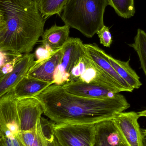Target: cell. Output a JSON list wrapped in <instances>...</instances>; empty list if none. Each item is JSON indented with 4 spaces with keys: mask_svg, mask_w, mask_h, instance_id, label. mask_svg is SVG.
Listing matches in <instances>:
<instances>
[{
    "mask_svg": "<svg viewBox=\"0 0 146 146\" xmlns=\"http://www.w3.org/2000/svg\"><path fill=\"white\" fill-rule=\"evenodd\" d=\"M36 98L44 115L56 124H96L112 119L130 107L125 97L119 93L112 98L92 99L70 94L62 86L55 84Z\"/></svg>",
    "mask_w": 146,
    "mask_h": 146,
    "instance_id": "cell-1",
    "label": "cell"
},
{
    "mask_svg": "<svg viewBox=\"0 0 146 146\" xmlns=\"http://www.w3.org/2000/svg\"><path fill=\"white\" fill-rule=\"evenodd\" d=\"M4 25L0 49L19 54L31 53L44 32L45 20L34 0H0Z\"/></svg>",
    "mask_w": 146,
    "mask_h": 146,
    "instance_id": "cell-2",
    "label": "cell"
},
{
    "mask_svg": "<svg viewBox=\"0 0 146 146\" xmlns=\"http://www.w3.org/2000/svg\"><path fill=\"white\" fill-rule=\"evenodd\" d=\"M108 0H68L59 16L65 25L91 38L104 25Z\"/></svg>",
    "mask_w": 146,
    "mask_h": 146,
    "instance_id": "cell-3",
    "label": "cell"
},
{
    "mask_svg": "<svg viewBox=\"0 0 146 146\" xmlns=\"http://www.w3.org/2000/svg\"><path fill=\"white\" fill-rule=\"evenodd\" d=\"M146 110L121 112L113 118L115 127L127 146H146V132L141 128L138 120L145 117Z\"/></svg>",
    "mask_w": 146,
    "mask_h": 146,
    "instance_id": "cell-4",
    "label": "cell"
},
{
    "mask_svg": "<svg viewBox=\"0 0 146 146\" xmlns=\"http://www.w3.org/2000/svg\"><path fill=\"white\" fill-rule=\"evenodd\" d=\"M96 124L55 123L54 133L61 146H92Z\"/></svg>",
    "mask_w": 146,
    "mask_h": 146,
    "instance_id": "cell-5",
    "label": "cell"
},
{
    "mask_svg": "<svg viewBox=\"0 0 146 146\" xmlns=\"http://www.w3.org/2000/svg\"><path fill=\"white\" fill-rule=\"evenodd\" d=\"M72 74L76 81L101 85L115 90L118 93L127 92L124 88L105 74L86 54L80 58L73 68Z\"/></svg>",
    "mask_w": 146,
    "mask_h": 146,
    "instance_id": "cell-6",
    "label": "cell"
},
{
    "mask_svg": "<svg viewBox=\"0 0 146 146\" xmlns=\"http://www.w3.org/2000/svg\"><path fill=\"white\" fill-rule=\"evenodd\" d=\"M84 44L80 38H69L62 48V55L54 73L53 84L62 86L69 82L71 70L85 54Z\"/></svg>",
    "mask_w": 146,
    "mask_h": 146,
    "instance_id": "cell-7",
    "label": "cell"
},
{
    "mask_svg": "<svg viewBox=\"0 0 146 146\" xmlns=\"http://www.w3.org/2000/svg\"><path fill=\"white\" fill-rule=\"evenodd\" d=\"M55 123L41 117L32 129L21 131L25 144L27 146H61L54 133Z\"/></svg>",
    "mask_w": 146,
    "mask_h": 146,
    "instance_id": "cell-8",
    "label": "cell"
},
{
    "mask_svg": "<svg viewBox=\"0 0 146 146\" xmlns=\"http://www.w3.org/2000/svg\"><path fill=\"white\" fill-rule=\"evenodd\" d=\"M62 86L70 94L92 99L112 98L120 93L104 86L79 81L68 82Z\"/></svg>",
    "mask_w": 146,
    "mask_h": 146,
    "instance_id": "cell-9",
    "label": "cell"
},
{
    "mask_svg": "<svg viewBox=\"0 0 146 146\" xmlns=\"http://www.w3.org/2000/svg\"><path fill=\"white\" fill-rule=\"evenodd\" d=\"M17 108L21 131L32 129L43 113L42 105L36 97L18 100Z\"/></svg>",
    "mask_w": 146,
    "mask_h": 146,
    "instance_id": "cell-10",
    "label": "cell"
},
{
    "mask_svg": "<svg viewBox=\"0 0 146 146\" xmlns=\"http://www.w3.org/2000/svg\"><path fill=\"white\" fill-rule=\"evenodd\" d=\"M34 54L23 55L13 71L0 80V98L12 91L19 82L27 75L30 68L34 65Z\"/></svg>",
    "mask_w": 146,
    "mask_h": 146,
    "instance_id": "cell-11",
    "label": "cell"
},
{
    "mask_svg": "<svg viewBox=\"0 0 146 146\" xmlns=\"http://www.w3.org/2000/svg\"><path fill=\"white\" fill-rule=\"evenodd\" d=\"M85 52L90 59L107 76L127 90L132 92L131 88L119 75L111 65L107 54L96 44H84Z\"/></svg>",
    "mask_w": 146,
    "mask_h": 146,
    "instance_id": "cell-12",
    "label": "cell"
},
{
    "mask_svg": "<svg viewBox=\"0 0 146 146\" xmlns=\"http://www.w3.org/2000/svg\"><path fill=\"white\" fill-rule=\"evenodd\" d=\"M92 146H127L115 127L112 119L96 124Z\"/></svg>",
    "mask_w": 146,
    "mask_h": 146,
    "instance_id": "cell-13",
    "label": "cell"
},
{
    "mask_svg": "<svg viewBox=\"0 0 146 146\" xmlns=\"http://www.w3.org/2000/svg\"><path fill=\"white\" fill-rule=\"evenodd\" d=\"M62 55L61 48L47 60L33 65L29 69L27 75L53 84L54 73L61 61Z\"/></svg>",
    "mask_w": 146,
    "mask_h": 146,
    "instance_id": "cell-14",
    "label": "cell"
},
{
    "mask_svg": "<svg viewBox=\"0 0 146 146\" xmlns=\"http://www.w3.org/2000/svg\"><path fill=\"white\" fill-rule=\"evenodd\" d=\"M51 83L33 78L27 75L13 89L14 94L18 100L33 98L40 94Z\"/></svg>",
    "mask_w": 146,
    "mask_h": 146,
    "instance_id": "cell-15",
    "label": "cell"
},
{
    "mask_svg": "<svg viewBox=\"0 0 146 146\" xmlns=\"http://www.w3.org/2000/svg\"><path fill=\"white\" fill-rule=\"evenodd\" d=\"M70 28L67 25L60 26L55 24L44 32L42 44L48 45L54 51L61 49L69 38Z\"/></svg>",
    "mask_w": 146,
    "mask_h": 146,
    "instance_id": "cell-16",
    "label": "cell"
},
{
    "mask_svg": "<svg viewBox=\"0 0 146 146\" xmlns=\"http://www.w3.org/2000/svg\"><path fill=\"white\" fill-rule=\"evenodd\" d=\"M0 129L3 146H27L21 135L19 119L1 123Z\"/></svg>",
    "mask_w": 146,
    "mask_h": 146,
    "instance_id": "cell-17",
    "label": "cell"
},
{
    "mask_svg": "<svg viewBox=\"0 0 146 146\" xmlns=\"http://www.w3.org/2000/svg\"><path fill=\"white\" fill-rule=\"evenodd\" d=\"M108 60L118 75L133 89H138L142 85L139 76L129 65L130 59L127 61H122L115 59L107 54Z\"/></svg>",
    "mask_w": 146,
    "mask_h": 146,
    "instance_id": "cell-18",
    "label": "cell"
},
{
    "mask_svg": "<svg viewBox=\"0 0 146 146\" xmlns=\"http://www.w3.org/2000/svg\"><path fill=\"white\" fill-rule=\"evenodd\" d=\"M68 0H39V9L42 17L46 20L51 16L60 15Z\"/></svg>",
    "mask_w": 146,
    "mask_h": 146,
    "instance_id": "cell-19",
    "label": "cell"
},
{
    "mask_svg": "<svg viewBox=\"0 0 146 146\" xmlns=\"http://www.w3.org/2000/svg\"><path fill=\"white\" fill-rule=\"evenodd\" d=\"M23 55L0 49V80L13 71Z\"/></svg>",
    "mask_w": 146,
    "mask_h": 146,
    "instance_id": "cell-20",
    "label": "cell"
},
{
    "mask_svg": "<svg viewBox=\"0 0 146 146\" xmlns=\"http://www.w3.org/2000/svg\"><path fill=\"white\" fill-rule=\"evenodd\" d=\"M130 47L137 52L140 62L141 66L146 75V33L145 31L138 29L134 38V42Z\"/></svg>",
    "mask_w": 146,
    "mask_h": 146,
    "instance_id": "cell-21",
    "label": "cell"
},
{
    "mask_svg": "<svg viewBox=\"0 0 146 146\" xmlns=\"http://www.w3.org/2000/svg\"><path fill=\"white\" fill-rule=\"evenodd\" d=\"M109 5L116 13L124 19L133 17L135 13L134 0H108Z\"/></svg>",
    "mask_w": 146,
    "mask_h": 146,
    "instance_id": "cell-22",
    "label": "cell"
},
{
    "mask_svg": "<svg viewBox=\"0 0 146 146\" xmlns=\"http://www.w3.org/2000/svg\"><path fill=\"white\" fill-rule=\"evenodd\" d=\"M56 51L53 50L48 45L42 44L36 49L35 53H33L34 57L36 60L34 61V65L49 60Z\"/></svg>",
    "mask_w": 146,
    "mask_h": 146,
    "instance_id": "cell-23",
    "label": "cell"
},
{
    "mask_svg": "<svg viewBox=\"0 0 146 146\" xmlns=\"http://www.w3.org/2000/svg\"><path fill=\"white\" fill-rule=\"evenodd\" d=\"M100 40V43L105 47L109 48L112 44V35L108 27L104 25L97 32Z\"/></svg>",
    "mask_w": 146,
    "mask_h": 146,
    "instance_id": "cell-24",
    "label": "cell"
},
{
    "mask_svg": "<svg viewBox=\"0 0 146 146\" xmlns=\"http://www.w3.org/2000/svg\"><path fill=\"white\" fill-rule=\"evenodd\" d=\"M4 21L3 20V17L2 15L0 12V32L2 30L3 28V25H4Z\"/></svg>",
    "mask_w": 146,
    "mask_h": 146,
    "instance_id": "cell-25",
    "label": "cell"
},
{
    "mask_svg": "<svg viewBox=\"0 0 146 146\" xmlns=\"http://www.w3.org/2000/svg\"><path fill=\"white\" fill-rule=\"evenodd\" d=\"M34 1H35L37 2V3H38L39 1V0H34Z\"/></svg>",
    "mask_w": 146,
    "mask_h": 146,
    "instance_id": "cell-26",
    "label": "cell"
},
{
    "mask_svg": "<svg viewBox=\"0 0 146 146\" xmlns=\"http://www.w3.org/2000/svg\"><path fill=\"white\" fill-rule=\"evenodd\" d=\"M0 146H3L1 142V140H0Z\"/></svg>",
    "mask_w": 146,
    "mask_h": 146,
    "instance_id": "cell-27",
    "label": "cell"
},
{
    "mask_svg": "<svg viewBox=\"0 0 146 146\" xmlns=\"http://www.w3.org/2000/svg\"><path fill=\"white\" fill-rule=\"evenodd\" d=\"M1 129H0V139H1Z\"/></svg>",
    "mask_w": 146,
    "mask_h": 146,
    "instance_id": "cell-28",
    "label": "cell"
}]
</instances>
